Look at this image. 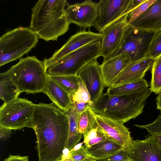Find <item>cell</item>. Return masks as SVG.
<instances>
[{"label": "cell", "instance_id": "obj_24", "mask_svg": "<svg viewBox=\"0 0 161 161\" xmlns=\"http://www.w3.org/2000/svg\"><path fill=\"white\" fill-rule=\"evenodd\" d=\"M48 78L58 84L70 96H73L78 89L77 75H49Z\"/></svg>", "mask_w": 161, "mask_h": 161}, {"label": "cell", "instance_id": "obj_39", "mask_svg": "<svg viewBox=\"0 0 161 161\" xmlns=\"http://www.w3.org/2000/svg\"><path fill=\"white\" fill-rule=\"evenodd\" d=\"M153 136L161 148V135H156Z\"/></svg>", "mask_w": 161, "mask_h": 161}, {"label": "cell", "instance_id": "obj_15", "mask_svg": "<svg viewBox=\"0 0 161 161\" xmlns=\"http://www.w3.org/2000/svg\"><path fill=\"white\" fill-rule=\"evenodd\" d=\"M126 150L133 161H161V148L152 135L143 140H132Z\"/></svg>", "mask_w": 161, "mask_h": 161}, {"label": "cell", "instance_id": "obj_13", "mask_svg": "<svg viewBox=\"0 0 161 161\" xmlns=\"http://www.w3.org/2000/svg\"><path fill=\"white\" fill-rule=\"evenodd\" d=\"M97 14V4L91 0L69 4L65 10L66 16L70 24L84 28L93 26Z\"/></svg>", "mask_w": 161, "mask_h": 161}, {"label": "cell", "instance_id": "obj_34", "mask_svg": "<svg viewBox=\"0 0 161 161\" xmlns=\"http://www.w3.org/2000/svg\"><path fill=\"white\" fill-rule=\"evenodd\" d=\"M71 106L80 114H81L91 107L89 104L84 102L71 101Z\"/></svg>", "mask_w": 161, "mask_h": 161}, {"label": "cell", "instance_id": "obj_32", "mask_svg": "<svg viewBox=\"0 0 161 161\" xmlns=\"http://www.w3.org/2000/svg\"><path fill=\"white\" fill-rule=\"evenodd\" d=\"M132 160L128 156L126 149H122L111 156L97 161H129Z\"/></svg>", "mask_w": 161, "mask_h": 161}, {"label": "cell", "instance_id": "obj_26", "mask_svg": "<svg viewBox=\"0 0 161 161\" xmlns=\"http://www.w3.org/2000/svg\"><path fill=\"white\" fill-rule=\"evenodd\" d=\"M97 123L90 108L80 114L78 121L79 132L83 134L92 128Z\"/></svg>", "mask_w": 161, "mask_h": 161}, {"label": "cell", "instance_id": "obj_40", "mask_svg": "<svg viewBox=\"0 0 161 161\" xmlns=\"http://www.w3.org/2000/svg\"><path fill=\"white\" fill-rule=\"evenodd\" d=\"M58 161H67L66 159L64 158H62L60 160ZM82 161H97L95 159L90 157L89 158H86Z\"/></svg>", "mask_w": 161, "mask_h": 161}, {"label": "cell", "instance_id": "obj_19", "mask_svg": "<svg viewBox=\"0 0 161 161\" xmlns=\"http://www.w3.org/2000/svg\"><path fill=\"white\" fill-rule=\"evenodd\" d=\"M43 92L48 97L53 103L64 111H67L71 106L69 94L49 78Z\"/></svg>", "mask_w": 161, "mask_h": 161}, {"label": "cell", "instance_id": "obj_30", "mask_svg": "<svg viewBox=\"0 0 161 161\" xmlns=\"http://www.w3.org/2000/svg\"><path fill=\"white\" fill-rule=\"evenodd\" d=\"M156 0H146L131 11L128 16V22L130 23L139 17L144 13Z\"/></svg>", "mask_w": 161, "mask_h": 161}, {"label": "cell", "instance_id": "obj_27", "mask_svg": "<svg viewBox=\"0 0 161 161\" xmlns=\"http://www.w3.org/2000/svg\"><path fill=\"white\" fill-rule=\"evenodd\" d=\"M78 83L79 87L77 91L73 96L69 95L71 102H84L89 104L91 108L93 107L94 103L91 100L90 94L85 84L79 77Z\"/></svg>", "mask_w": 161, "mask_h": 161}, {"label": "cell", "instance_id": "obj_37", "mask_svg": "<svg viewBox=\"0 0 161 161\" xmlns=\"http://www.w3.org/2000/svg\"><path fill=\"white\" fill-rule=\"evenodd\" d=\"M29 157L27 156H20L10 155L4 161H28Z\"/></svg>", "mask_w": 161, "mask_h": 161}, {"label": "cell", "instance_id": "obj_35", "mask_svg": "<svg viewBox=\"0 0 161 161\" xmlns=\"http://www.w3.org/2000/svg\"><path fill=\"white\" fill-rule=\"evenodd\" d=\"M106 137L104 134L98 128V134L97 135L91 139L87 143L85 144L84 146L88 148L95 145L105 139Z\"/></svg>", "mask_w": 161, "mask_h": 161}, {"label": "cell", "instance_id": "obj_36", "mask_svg": "<svg viewBox=\"0 0 161 161\" xmlns=\"http://www.w3.org/2000/svg\"><path fill=\"white\" fill-rule=\"evenodd\" d=\"M12 133V129L0 127V139L2 141L9 138Z\"/></svg>", "mask_w": 161, "mask_h": 161}, {"label": "cell", "instance_id": "obj_20", "mask_svg": "<svg viewBox=\"0 0 161 161\" xmlns=\"http://www.w3.org/2000/svg\"><path fill=\"white\" fill-rule=\"evenodd\" d=\"M86 147L90 157L97 161L110 157L124 149L119 144L107 137L90 147Z\"/></svg>", "mask_w": 161, "mask_h": 161}, {"label": "cell", "instance_id": "obj_10", "mask_svg": "<svg viewBox=\"0 0 161 161\" xmlns=\"http://www.w3.org/2000/svg\"><path fill=\"white\" fill-rule=\"evenodd\" d=\"M127 14L121 19L110 25L101 33L100 56L105 60L112 57L118 49L125 35L130 28Z\"/></svg>", "mask_w": 161, "mask_h": 161}, {"label": "cell", "instance_id": "obj_21", "mask_svg": "<svg viewBox=\"0 0 161 161\" xmlns=\"http://www.w3.org/2000/svg\"><path fill=\"white\" fill-rule=\"evenodd\" d=\"M69 122L68 136L66 149L70 151L79 144L82 137L78 130V120L80 114L71 106L66 111Z\"/></svg>", "mask_w": 161, "mask_h": 161}, {"label": "cell", "instance_id": "obj_18", "mask_svg": "<svg viewBox=\"0 0 161 161\" xmlns=\"http://www.w3.org/2000/svg\"><path fill=\"white\" fill-rule=\"evenodd\" d=\"M131 62L125 53L103 60L100 69L105 87L110 86L116 77Z\"/></svg>", "mask_w": 161, "mask_h": 161}, {"label": "cell", "instance_id": "obj_6", "mask_svg": "<svg viewBox=\"0 0 161 161\" xmlns=\"http://www.w3.org/2000/svg\"><path fill=\"white\" fill-rule=\"evenodd\" d=\"M101 40L87 44L68 54L47 70L49 75H77L86 64L100 56Z\"/></svg>", "mask_w": 161, "mask_h": 161}, {"label": "cell", "instance_id": "obj_11", "mask_svg": "<svg viewBox=\"0 0 161 161\" xmlns=\"http://www.w3.org/2000/svg\"><path fill=\"white\" fill-rule=\"evenodd\" d=\"M102 37V33H94L90 31L83 30L76 33L51 57L44 59L43 62L46 70L68 54L87 44L101 41Z\"/></svg>", "mask_w": 161, "mask_h": 161}, {"label": "cell", "instance_id": "obj_1", "mask_svg": "<svg viewBox=\"0 0 161 161\" xmlns=\"http://www.w3.org/2000/svg\"><path fill=\"white\" fill-rule=\"evenodd\" d=\"M34 106L32 128L36 136L39 161H58L64 156L68 136L66 111L53 103Z\"/></svg>", "mask_w": 161, "mask_h": 161}, {"label": "cell", "instance_id": "obj_8", "mask_svg": "<svg viewBox=\"0 0 161 161\" xmlns=\"http://www.w3.org/2000/svg\"><path fill=\"white\" fill-rule=\"evenodd\" d=\"M157 32L130 27L121 45L112 56L125 53L129 56L132 62L144 58L147 56L151 42Z\"/></svg>", "mask_w": 161, "mask_h": 161}, {"label": "cell", "instance_id": "obj_5", "mask_svg": "<svg viewBox=\"0 0 161 161\" xmlns=\"http://www.w3.org/2000/svg\"><path fill=\"white\" fill-rule=\"evenodd\" d=\"M38 38L27 27H19L3 34L0 38V66L28 53L36 46Z\"/></svg>", "mask_w": 161, "mask_h": 161}, {"label": "cell", "instance_id": "obj_25", "mask_svg": "<svg viewBox=\"0 0 161 161\" xmlns=\"http://www.w3.org/2000/svg\"><path fill=\"white\" fill-rule=\"evenodd\" d=\"M151 92L157 95L161 93V55L154 60L151 68Z\"/></svg>", "mask_w": 161, "mask_h": 161}, {"label": "cell", "instance_id": "obj_33", "mask_svg": "<svg viewBox=\"0 0 161 161\" xmlns=\"http://www.w3.org/2000/svg\"><path fill=\"white\" fill-rule=\"evenodd\" d=\"M98 134V127L97 123L91 129L83 134L84 144L87 143L92 139L96 136Z\"/></svg>", "mask_w": 161, "mask_h": 161}, {"label": "cell", "instance_id": "obj_2", "mask_svg": "<svg viewBox=\"0 0 161 161\" xmlns=\"http://www.w3.org/2000/svg\"><path fill=\"white\" fill-rule=\"evenodd\" d=\"M69 4L66 0H39L32 8L30 28L38 38L57 41L69 29L65 15Z\"/></svg>", "mask_w": 161, "mask_h": 161}, {"label": "cell", "instance_id": "obj_14", "mask_svg": "<svg viewBox=\"0 0 161 161\" xmlns=\"http://www.w3.org/2000/svg\"><path fill=\"white\" fill-rule=\"evenodd\" d=\"M97 59L88 63L77 74L85 84L94 103L102 96L105 87L100 65Z\"/></svg>", "mask_w": 161, "mask_h": 161}, {"label": "cell", "instance_id": "obj_23", "mask_svg": "<svg viewBox=\"0 0 161 161\" xmlns=\"http://www.w3.org/2000/svg\"><path fill=\"white\" fill-rule=\"evenodd\" d=\"M149 83L144 78L133 82L114 87H109L106 93L109 95H120L135 93L148 88Z\"/></svg>", "mask_w": 161, "mask_h": 161}, {"label": "cell", "instance_id": "obj_31", "mask_svg": "<svg viewBox=\"0 0 161 161\" xmlns=\"http://www.w3.org/2000/svg\"><path fill=\"white\" fill-rule=\"evenodd\" d=\"M134 126L146 129L152 135H161V111L157 119L152 123L142 125H135Z\"/></svg>", "mask_w": 161, "mask_h": 161}, {"label": "cell", "instance_id": "obj_38", "mask_svg": "<svg viewBox=\"0 0 161 161\" xmlns=\"http://www.w3.org/2000/svg\"><path fill=\"white\" fill-rule=\"evenodd\" d=\"M156 100L157 108L161 111V93L157 97Z\"/></svg>", "mask_w": 161, "mask_h": 161}, {"label": "cell", "instance_id": "obj_16", "mask_svg": "<svg viewBox=\"0 0 161 161\" xmlns=\"http://www.w3.org/2000/svg\"><path fill=\"white\" fill-rule=\"evenodd\" d=\"M153 61L147 56L131 62L116 77L109 87L117 86L142 79L146 73L151 68Z\"/></svg>", "mask_w": 161, "mask_h": 161}, {"label": "cell", "instance_id": "obj_22", "mask_svg": "<svg viewBox=\"0 0 161 161\" xmlns=\"http://www.w3.org/2000/svg\"><path fill=\"white\" fill-rule=\"evenodd\" d=\"M21 93L19 89L6 72L0 74V98L5 103L13 101Z\"/></svg>", "mask_w": 161, "mask_h": 161}, {"label": "cell", "instance_id": "obj_12", "mask_svg": "<svg viewBox=\"0 0 161 161\" xmlns=\"http://www.w3.org/2000/svg\"><path fill=\"white\" fill-rule=\"evenodd\" d=\"M92 112L98 128L106 137L119 144L124 149L129 147L132 138L129 129L125 126L124 123Z\"/></svg>", "mask_w": 161, "mask_h": 161}, {"label": "cell", "instance_id": "obj_29", "mask_svg": "<svg viewBox=\"0 0 161 161\" xmlns=\"http://www.w3.org/2000/svg\"><path fill=\"white\" fill-rule=\"evenodd\" d=\"M90 157L84 145L77 149H73L69 151L67 156L65 158L67 161H82Z\"/></svg>", "mask_w": 161, "mask_h": 161}, {"label": "cell", "instance_id": "obj_41", "mask_svg": "<svg viewBox=\"0 0 161 161\" xmlns=\"http://www.w3.org/2000/svg\"><path fill=\"white\" fill-rule=\"evenodd\" d=\"M129 161H133V160H131Z\"/></svg>", "mask_w": 161, "mask_h": 161}, {"label": "cell", "instance_id": "obj_28", "mask_svg": "<svg viewBox=\"0 0 161 161\" xmlns=\"http://www.w3.org/2000/svg\"><path fill=\"white\" fill-rule=\"evenodd\" d=\"M161 55V31L158 32L150 44L147 57L153 60Z\"/></svg>", "mask_w": 161, "mask_h": 161}, {"label": "cell", "instance_id": "obj_7", "mask_svg": "<svg viewBox=\"0 0 161 161\" xmlns=\"http://www.w3.org/2000/svg\"><path fill=\"white\" fill-rule=\"evenodd\" d=\"M34 104L25 98H18L0 108V127L12 130L32 128Z\"/></svg>", "mask_w": 161, "mask_h": 161}, {"label": "cell", "instance_id": "obj_9", "mask_svg": "<svg viewBox=\"0 0 161 161\" xmlns=\"http://www.w3.org/2000/svg\"><path fill=\"white\" fill-rule=\"evenodd\" d=\"M93 26L99 33L134 9L132 0H101Z\"/></svg>", "mask_w": 161, "mask_h": 161}, {"label": "cell", "instance_id": "obj_17", "mask_svg": "<svg viewBox=\"0 0 161 161\" xmlns=\"http://www.w3.org/2000/svg\"><path fill=\"white\" fill-rule=\"evenodd\" d=\"M128 24L130 27L149 32L161 31V0H156L139 17Z\"/></svg>", "mask_w": 161, "mask_h": 161}, {"label": "cell", "instance_id": "obj_3", "mask_svg": "<svg viewBox=\"0 0 161 161\" xmlns=\"http://www.w3.org/2000/svg\"><path fill=\"white\" fill-rule=\"evenodd\" d=\"M151 93L148 88L139 92L120 95L103 94L90 108L96 114L124 124L143 112L146 101Z\"/></svg>", "mask_w": 161, "mask_h": 161}, {"label": "cell", "instance_id": "obj_4", "mask_svg": "<svg viewBox=\"0 0 161 161\" xmlns=\"http://www.w3.org/2000/svg\"><path fill=\"white\" fill-rule=\"evenodd\" d=\"M21 92H43L48 79L43 61L35 56L19 59L6 72Z\"/></svg>", "mask_w": 161, "mask_h": 161}]
</instances>
